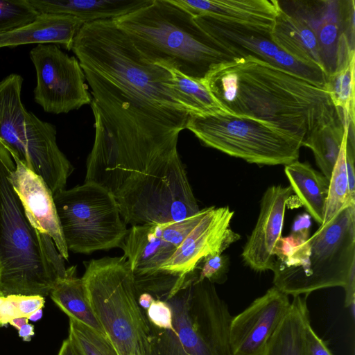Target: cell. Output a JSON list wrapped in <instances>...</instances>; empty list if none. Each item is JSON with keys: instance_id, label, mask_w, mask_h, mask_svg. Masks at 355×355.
Instances as JSON below:
<instances>
[{"instance_id": "6da1fadb", "label": "cell", "mask_w": 355, "mask_h": 355, "mask_svg": "<svg viewBox=\"0 0 355 355\" xmlns=\"http://www.w3.org/2000/svg\"><path fill=\"white\" fill-rule=\"evenodd\" d=\"M71 51L91 88V158L177 149L190 112L166 65L146 60L114 19L83 24Z\"/></svg>"}, {"instance_id": "7a4b0ae2", "label": "cell", "mask_w": 355, "mask_h": 355, "mask_svg": "<svg viewBox=\"0 0 355 355\" xmlns=\"http://www.w3.org/2000/svg\"><path fill=\"white\" fill-rule=\"evenodd\" d=\"M203 82L228 114L262 122L302 146L343 120L324 88L250 56L215 66Z\"/></svg>"}, {"instance_id": "3957f363", "label": "cell", "mask_w": 355, "mask_h": 355, "mask_svg": "<svg viewBox=\"0 0 355 355\" xmlns=\"http://www.w3.org/2000/svg\"><path fill=\"white\" fill-rule=\"evenodd\" d=\"M148 61L203 80L210 70L237 59L173 0H152L114 19Z\"/></svg>"}, {"instance_id": "277c9868", "label": "cell", "mask_w": 355, "mask_h": 355, "mask_svg": "<svg viewBox=\"0 0 355 355\" xmlns=\"http://www.w3.org/2000/svg\"><path fill=\"white\" fill-rule=\"evenodd\" d=\"M15 165L0 144V290L45 297L66 276L64 259L53 240L29 223L10 182Z\"/></svg>"}, {"instance_id": "5b68a950", "label": "cell", "mask_w": 355, "mask_h": 355, "mask_svg": "<svg viewBox=\"0 0 355 355\" xmlns=\"http://www.w3.org/2000/svg\"><path fill=\"white\" fill-rule=\"evenodd\" d=\"M275 254L273 286L287 295L343 288L355 268V203L343 207L303 243L282 237Z\"/></svg>"}, {"instance_id": "8992f818", "label": "cell", "mask_w": 355, "mask_h": 355, "mask_svg": "<svg viewBox=\"0 0 355 355\" xmlns=\"http://www.w3.org/2000/svg\"><path fill=\"white\" fill-rule=\"evenodd\" d=\"M81 277L93 311L119 355H150V330L124 256L85 262Z\"/></svg>"}, {"instance_id": "52a82bcc", "label": "cell", "mask_w": 355, "mask_h": 355, "mask_svg": "<svg viewBox=\"0 0 355 355\" xmlns=\"http://www.w3.org/2000/svg\"><path fill=\"white\" fill-rule=\"evenodd\" d=\"M23 81L17 73L0 81V144L40 176L54 196L65 189L74 167L58 147L55 125L25 108Z\"/></svg>"}, {"instance_id": "ba28073f", "label": "cell", "mask_w": 355, "mask_h": 355, "mask_svg": "<svg viewBox=\"0 0 355 355\" xmlns=\"http://www.w3.org/2000/svg\"><path fill=\"white\" fill-rule=\"evenodd\" d=\"M53 199L69 250L89 254L121 247L128 230L107 189L85 182L58 192Z\"/></svg>"}, {"instance_id": "9c48e42d", "label": "cell", "mask_w": 355, "mask_h": 355, "mask_svg": "<svg viewBox=\"0 0 355 355\" xmlns=\"http://www.w3.org/2000/svg\"><path fill=\"white\" fill-rule=\"evenodd\" d=\"M186 129L206 146L258 165L298 160L301 144L257 120L228 113L191 115Z\"/></svg>"}, {"instance_id": "30bf717a", "label": "cell", "mask_w": 355, "mask_h": 355, "mask_svg": "<svg viewBox=\"0 0 355 355\" xmlns=\"http://www.w3.org/2000/svg\"><path fill=\"white\" fill-rule=\"evenodd\" d=\"M29 55L36 73L34 101L44 112L67 114L90 105L92 97L77 58L54 44H37Z\"/></svg>"}, {"instance_id": "8fae6325", "label": "cell", "mask_w": 355, "mask_h": 355, "mask_svg": "<svg viewBox=\"0 0 355 355\" xmlns=\"http://www.w3.org/2000/svg\"><path fill=\"white\" fill-rule=\"evenodd\" d=\"M209 36L238 58L250 56L325 89L327 76L320 68L293 58L272 40L270 31L239 25L207 15L194 17Z\"/></svg>"}, {"instance_id": "7c38bea8", "label": "cell", "mask_w": 355, "mask_h": 355, "mask_svg": "<svg viewBox=\"0 0 355 355\" xmlns=\"http://www.w3.org/2000/svg\"><path fill=\"white\" fill-rule=\"evenodd\" d=\"M315 32L324 71L334 73L354 49V1H279Z\"/></svg>"}, {"instance_id": "4fadbf2b", "label": "cell", "mask_w": 355, "mask_h": 355, "mask_svg": "<svg viewBox=\"0 0 355 355\" xmlns=\"http://www.w3.org/2000/svg\"><path fill=\"white\" fill-rule=\"evenodd\" d=\"M121 248L134 277L137 295L147 293L155 298L169 294L178 282V277L162 270L176 248L157 237L151 225L131 226Z\"/></svg>"}, {"instance_id": "5bb4252c", "label": "cell", "mask_w": 355, "mask_h": 355, "mask_svg": "<svg viewBox=\"0 0 355 355\" xmlns=\"http://www.w3.org/2000/svg\"><path fill=\"white\" fill-rule=\"evenodd\" d=\"M233 216L228 206L205 208L198 223L161 270L184 279L189 278L205 257L223 253L240 239V234L230 227Z\"/></svg>"}, {"instance_id": "9a60e30c", "label": "cell", "mask_w": 355, "mask_h": 355, "mask_svg": "<svg viewBox=\"0 0 355 355\" xmlns=\"http://www.w3.org/2000/svg\"><path fill=\"white\" fill-rule=\"evenodd\" d=\"M291 306L288 295L272 286L232 317L228 334L231 355H263Z\"/></svg>"}, {"instance_id": "2e32d148", "label": "cell", "mask_w": 355, "mask_h": 355, "mask_svg": "<svg viewBox=\"0 0 355 355\" xmlns=\"http://www.w3.org/2000/svg\"><path fill=\"white\" fill-rule=\"evenodd\" d=\"M193 280L165 300L171 308L172 326L158 329L149 325L150 355H231L227 341L205 333L192 322L189 295Z\"/></svg>"}, {"instance_id": "e0dca14e", "label": "cell", "mask_w": 355, "mask_h": 355, "mask_svg": "<svg viewBox=\"0 0 355 355\" xmlns=\"http://www.w3.org/2000/svg\"><path fill=\"white\" fill-rule=\"evenodd\" d=\"M293 191L290 186L272 185L264 192L256 225L241 254L245 263L257 272L272 270L275 251L282 238L286 207Z\"/></svg>"}, {"instance_id": "ac0fdd59", "label": "cell", "mask_w": 355, "mask_h": 355, "mask_svg": "<svg viewBox=\"0 0 355 355\" xmlns=\"http://www.w3.org/2000/svg\"><path fill=\"white\" fill-rule=\"evenodd\" d=\"M15 166L10 182L32 226L49 236L64 259H69L67 248L55 205L53 195L44 180L18 157L11 156Z\"/></svg>"}, {"instance_id": "d6986e66", "label": "cell", "mask_w": 355, "mask_h": 355, "mask_svg": "<svg viewBox=\"0 0 355 355\" xmlns=\"http://www.w3.org/2000/svg\"><path fill=\"white\" fill-rule=\"evenodd\" d=\"M193 17L217 19L270 30L280 10L279 0H173Z\"/></svg>"}, {"instance_id": "ffe728a7", "label": "cell", "mask_w": 355, "mask_h": 355, "mask_svg": "<svg viewBox=\"0 0 355 355\" xmlns=\"http://www.w3.org/2000/svg\"><path fill=\"white\" fill-rule=\"evenodd\" d=\"M84 23L67 15L40 14L33 22L0 33V49L25 44H54L71 51Z\"/></svg>"}, {"instance_id": "44dd1931", "label": "cell", "mask_w": 355, "mask_h": 355, "mask_svg": "<svg viewBox=\"0 0 355 355\" xmlns=\"http://www.w3.org/2000/svg\"><path fill=\"white\" fill-rule=\"evenodd\" d=\"M270 33L272 41L289 55L324 71L316 35L299 15L280 6Z\"/></svg>"}, {"instance_id": "7402d4cb", "label": "cell", "mask_w": 355, "mask_h": 355, "mask_svg": "<svg viewBox=\"0 0 355 355\" xmlns=\"http://www.w3.org/2000/svg\"><path fill=\"white\" fill-rule=\"evenodd\" d=\"M152 0H29L40 14L67 15L84 24L114 19L132 12Z\"/></svg>"}, {"instance_id": "603a6c76", "label": "cell", "mask_w": 355, "mask_h": 355, "mask_svg": "<svg viewBox=\"0 0 355 355\" xmlns=\"http://www.w3.org/2000/svg\"><path fill=\"white\" fill-rule=\"evenodd\" d=\"M293 193L307 214L320 225L322 223L329 180L307 162L298 160L284 167Z\"/></svg>"}, {"instance_id": "cb8c5ba5", "label": "cell", "mask_w": 355, "mask_h": 355, "mask_svg": "<svg viewBox=\"0 0 355 355\" xmlns=\"http://www.w3.org/2000/svg\"><path fill=\"white\" fill-rule=\"evenodd\" d=\"M307 296L293 297L288 313L270 338L263 355H306L305 327L310 321Z\"/></svg>"}, {"instance_id": "d4e9b609", "label": "cell", "mask_w": 355, "mask_h": 355, "mask_svg": "<svg viewBox=\"0 0 355 355\" xmlns=\"http://www.w3.org/2000/svg\"><path fill=\"white\" fill-rule=\"evenodd\" d=\"M76 274V266L67 268L66 276L57 280L50 297L69 318L105 334L90 305L83 281Z\"/></svg>"}, {"instance_id": "484cf974", "label": "cell", "mask_w": 355, "mask_h": 355, "mask_svg": "<svg viewBox=\"0 0 355 355\" xmlns=\"http://www.w3.org/2000/svg\"><path fill=\"white\" fill-rule=\"evenodd\" d=\"M169 69L174 91L191 115L227 113L213 97L203 80L189 78L174 69Z\"/></svg>"}, {"instance_id": "4316f807", "label": "cell", "mask_w": 355, "mask_h": 355, "mask_svg": "<svg viewBox=\"0 0 355 355\" xmlns=\"http://www.w3.org/2000/svg\"><path fill=\"white\" fill-rule=\"evenodd\" d=\"M349 124L345 123L343 120L331 123L318 130L306 146L313 151L322 173L329 180Z\"/></svg>"}, {"instance_id": "83f0119b", "label": "cell", "mask_w": 355, "mask_h": 355, "mask_svg": "<svg viewBox=\"0 0 355 355\" xmlns=\"http://www.w3.org/2000/svg\"><path fill=\"white\" fill-rule=\"evenodd\" d=\"M354 62L351 57L335 73L327 76L325 89L342 114L345 123H354Z\"/></svg>"}, {"instance_id": "f1b7e54d", "label": "cell", "mask_w": 355, "mask_h": 355, "mask_svg": "<svg viewBox=\"0 0 355 355\" xmlns=\"http://www.w3.org/2000/svg\"><path fill=\"white\" fill-rule=\"evenodd\" d=\"M347 131L348 128L345 132L339 155L329 179L328 195L322 224L327 222L345 205L355 203V199H353L349 194L347 175L346 145Z\"/></svg>"}, {"instance_id": "f546056e", "label": "cell", "mask_w": 355, "mask_h": 355, "mask_svg": "<svg viewBox=\"0 0 355 355\" xmlns=\"http://www.w3.org/2000/svg\"><path fill=\"white\" fill-rule=\"evenodd\" d=\"M68 338L81 355H119L105 334L71 318Z\"/></svg>"}, {"instance_id": "4dcf8cb0", "label": "cell", "mask_w": 355, "mask_h": 355, "mask_svg": "<svg viewBox=\"0 0 355 355\" xmlns=\"http://www.w3.org/2000/svg\"><path fill=\"white\" fill-rule=\"evenodd\" d=\"M40 15L29 0H0V33L28 24Z\"/></svg>"}, {"instance_id": "1f68e13d", "label": "cell", "mask_w": 355, "mask_h": 355, "mask_svg": "<svg viewBox=\"0 0 355 355\" xmlns=\"http://www.w3.org/2000/svg\"><path fill=\"white\" fill-rule=\"evenodd\" d=\"M204 211L205 208L180 221L151 225L153 231L157 237L178 248L198 223Z\"/></svg>"}, {"instance_id": "d6a6232c", "label": "cell", "mask_w": 355, "mask_h": 355, "mask_svg": "<svg viewBox=\"0 0 355 355\" xmlns=\"http://www.w3.org/2000/svg\"><path fill=\"white\" fill-rule=\"evenodd\" d=\"M200 268L196 280L207 279L214 284H223L227 278L229 258L223 253L209 254L198 265Z\"/></svg>"}, {"instance_id": "836d02e7", "label": "cell", "mask_w": 355, "mask_h": 355, "mask_svg": "<svg viewBox=\"0 0 355 355\" xmlns=\"http://www.w3.org/2000/svg\"><path fill=\"white\" fill-rule=\"evenodd\" d=\"M148 324L158 329H168L172 326V311L164 300L155 299L144 311Z\"/></svg>"}, {"instance_id": "e575fe53", "label": "cell", "mask_w": 355, "mask_h": 355, "mask_svg": "<svg viewBox=\"0 0 355 355\" xmlns=\"http://www.w3.org/2000/svg\"><path fill=\"white\" fill-rule=\"evenodd\" d=\"M306 355H333L326 343L313 329L310 321L305 327Z\"/></svg>"}, {"instance_id": "d590c367", "label": "cell", "mask_w": 355, "mask_h": 355, "mask_svg": "<svg viewBox=\"0 0 355 355\" xmlns=\"http://www.w3.org/2000/svg\"><path fill=\"white\" fill-rule=\"evenodd\" d=\"M20 317L29 316L44 306V297L40 295H13Z\"/></svg>"}, {"instance_id": "8d00e7d4", "label": "cell", "mask_w": 355, "mask_h": 355, "mask_svg": "<svg viewBox=\"0 0 355 355\" xmlns=\"http://www.w3.org/2000/svg\"><path fill=\"white\" fill-rule=\"evenodd\" d=\"M311 226V218L306 214L298 215L295 218L290 236L302 242L306 241L309 237Z\"/></svg>"}, {"instance_id": "74e56055", "label": "cell", "mask_w": 355, "mask_h": 355, "mask_svg": "<svg viewBox=\"0 0 355 355\" xmlns=\"http://www.w3.org/2000/svg\"><path fill=\"white\" fill-rule=\"evenodd\" d=\"M19 317L14 295H6L0 304V327L8 324L11 320Z\"/></svg>"}, {"instance_id": "f35d334b", "label": "cell", "mask_w": 355, "mask_h": 355, "mask_svg": "<svg viewBox=\"0 0 355 355\" xmlns=\"http://www.w3.org/2000/svg\"><path fill=\"white\" fill-rule=\"evenodd\" d=\"M58 355H81V354L71 340L67 338L62 342Z\"/></svg>"}, {"instance_id": "ab89813d", "label": "cell", "mask_w": 355, "mask_h": 355, "mask_svg": "<svg viewBox=\"0 0 355 355\" xmlns=\"http://www.w3.org/2000/svg\"><path fill=\"white\" fill-rule=\"evenodd\" d=\"M18 335L24 341H31L35 335L34 326L30 323L24 324L18 330Z\"/></svg>"}, {"instance_id": "60d3db41", "label": "cell", "mask_w": 355, "mask_h": 355, "mask_svg": "<svg viewBox=\"0 0 355 355\" xmlns=\"http://www.w3.org/2000/svg\"><path fill=\"white\" fill-rule=\"evenodd\" d=\"M154 297L147 293H142L138 295V303L144 311H146L150 306Z\"/></svg>"}, {"instance_id": "b9f144b4", "label": "cell", "mask_w": 355, "mask_h": 355, "mask_svg": "<svg viewBox=\"0 0 355 355\" xmlns=\"http://www.w3.org/2000/svg\"><path fill=\"white\" fill-rule=\"evenodd\" d=\"M28 323V319L26 317H19L11 320L8 324L19 330L22 326Z\"/></svg>"}, {"instance_id": "7bdbcfd3", "label": "cell", "mask_w": 355, "mask_h": 355, "mask_svg": "<svg viewBox=\"0 0 355 355\" xmlns=\"http://www.w3.org/2000/svg\"><path fill=\"white\" fill-rule=\"evenodd\" d=\"M42 316V309H40L32 313L29 318L28 320H31L33 322H36L39 320Z\"/></svg>"}, {"instance_id": "ee69618b", "label": "cell", "mask_w": 355, "mask_h": 355, "mask_svg": "<svg viewBox=\"0 0 355 355\" xmlns=\"http://www.w3.org/2000/svg\"><path fill=\"white\" fill-rule=\"evenodd\" d=\"M5 296L6 295L3 294V293L0 290V304L3 301V300L5 297Z\"/></svg>"}]
</instances>
